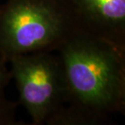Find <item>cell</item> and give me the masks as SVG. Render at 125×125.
<instances>
[{
	"mask_svg": "<svg viewBox=\"0 0 125 125\" xmlns=\"http://www.w3.org/2000/svg\"><path fill=\"white\" fill-rule=\"evenodd\" d=\"M66 104L110 116L125 109V47L77 27L57 50Z\"/></svg>",
	"mask_w": 125,
	"mask_h": 125,
	"instance_id": "cell-1",
	"label": "cell"
},
{
	"mask_svg": "<svg viewBox=\"0 0 125 125\" xmlns=\"http://www.w3.org/2000/svg\"><path fill=\"white\" fill-rule=\"evenodd\" d=\"M79 26L125 47V0H65Z\"/></svg>",
	"mask_w": 125,
	"mask_h": 125,
	"instance_id": "cell-4",
	"label": "cell"
},
{
	"mask_svg": "<svg viewBox=\"0 0 125 125\" xmlns=\"http://www.w3.org/2000/svg\"><path fill=\"white\" fill-rule=\"evenodd\" d=\"M7 63L6 62L0 60V97L4 96V89L12 78Z\"/></svg>",
	"mask_w": 125,
	"mask_h": 125,
	"instance_id": "cell-7",
	"label": "cell"
},
{
	"mask_svg": "<svg viewBox=\"0 0 125 125\" xmlns=\"http://www.w3.org/2000/svg\"><path fill=\"white\" fill-rule=\"evenodd\" d=\"M18 104V102L7 99L5 96L0 97V125L24 124L16 119Z\"/></svg>",
	"mask_w": 125,
	"mask_h": 125,
	"instance_id": "cell-6",
	"label": "cell"
},
{
	"mask_svg": "<svg viewBox=\"0 0 125 125\" xmlns=\"http://www.w3.org/2000/svg\"><path fill=\"white\" fill-rule=\"evenodd\" d=\"M111 122L110 116H105L81 109L70 104H64L46 119L48 125H97Z\"/></svg>",
	"mask_w": 125,
	"mask_h": 125,
	"instance_id": "cell-5",
	"label": "cell"
},
{
	"mask_svg": "<svg viewBox=\"0 0 125 125\" xmlns=\"http://www.w3.org/2000/svg\"><path fill=\"white\" fill-rule=\"evenodd\" d=\"M77 27L65 0H7L0 6V60L57 51Z\"/></svg>",
	"mask_w": 125,
	"mask_h": 125,
	"instance_id": "cell-2",
	"label": "cell"
},
{
	"mask_svg": "<svg viewBox=\"0 0 125 125\" xmlns=\"http://www.w3.org/2000/svg\"><path fill=\"white\" fill-rule=\"evenodd\" d=\"M0 6H1V4H0Z\"/></svg>",
	"mask_w": 125,
	"mask_h": 125,
	"instance_id": "cell-8",
	"label": "cell"
},
{
	"mask_svg": "<svg viewBox=\"0 0 125 125\" xmlns=\"http://www.w3.org/2000/svg\"><path fill=\"white\" fill-rule=\"evenodd\" d=\"M8 62L19 92V102L29 112L32 124H44L67 101L59 56L52 51H40L16 55Z\"/></svg>",
	"mask_w": 125,
	"mask_h": 125,
	"instance_id": "cell-3",
	"label": "cell"
}]
</instances>
